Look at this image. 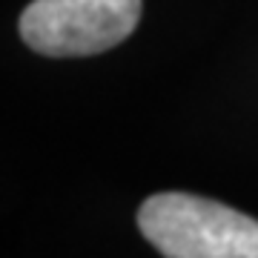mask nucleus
<instances>
[{
  "label": "nucleus",
  "instance_id": "1",
  "mask_svg": "<svg viewBox=\"0 0 258 258\" xmlns=\"http://www.w3.org/2000/svg\"><path fill=\"white\" fill-rule=\"evenodd\" d=\"M138 227L164 258H258V221L189 192H158L141 204Z\"/></svg>",
  "mask_w": 258,
  "mask_h": 258
},
{
  "label": "nucleus",
  "instance_id": "2",
  "mask_svg": "<svg viewBox=\"0 0 258 258\" xmlns=\"http://www.w3.org/2000/svg\"><path fill=\"white\" fill-rule=\"evenodd\" d=\"M141 0H32L20 15V37L46 57H89L126 40Z\"/></svg>",
  "mask_w": 258,
  "mask_h": 258
}]
</instances>
